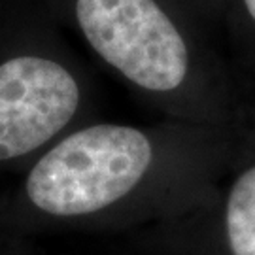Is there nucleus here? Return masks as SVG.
Here are the masks:
<instances>
[{"label":"nucleus","mask_w":255,"mask_h":255,"mask_svg":"<svg viewBox=\"0 0 255 255\" xmlns=\"http://www.w3.org/2000/svg\"><path fill=\"white\" fill-rule=\"evenodd\" d=\"M235 134L237 128L176 119H95L21 170L15 202L42 218L87 219L155 199L214 191Z\"/></svg>","instance_id":"nucleus-1"},{"label":"nucleus","mask_w":255,"mask_h":255,"mask_svg":"<svg viewBox=\"0 0 255 255\" xmlns=\"http://www.w3.org/2000/svg\"><path fill=\"white\" fill-rule=\"evenodd\" d=\"M42 2L64 32L164 119L240 127L248 108L235 70L208 28L172 0Z\"/></svg>","instance_id":"nucleus-2"},{"label":"nucleus","mask_w":255,"mask_h":255,"mask_svg":"<svg viewBox=\"0 0 255 255\" xmlns=\"http://www.w3.org/2000/svg\"><path fill=\"white\" fill-rule=\"evenodd\" d=\"M99 119V89L42 0H0V174Z\"/></svg>","instance_id":"nucleus-3"},{"label":"nucleus","mask_w":255,"mask_h":255,"mask_svg":"<svg viewBox=\"0 0 255 255\" xmlns=\"http://www.w3.org/2000/svg\"><path fill=\"white\" fill-rule=\"evenodd\" d=\"M219 27L237 59L235 72H250L255 76V0H223Z\"/></svg>","instance_id":"nucleus-4"}]
</instances>
